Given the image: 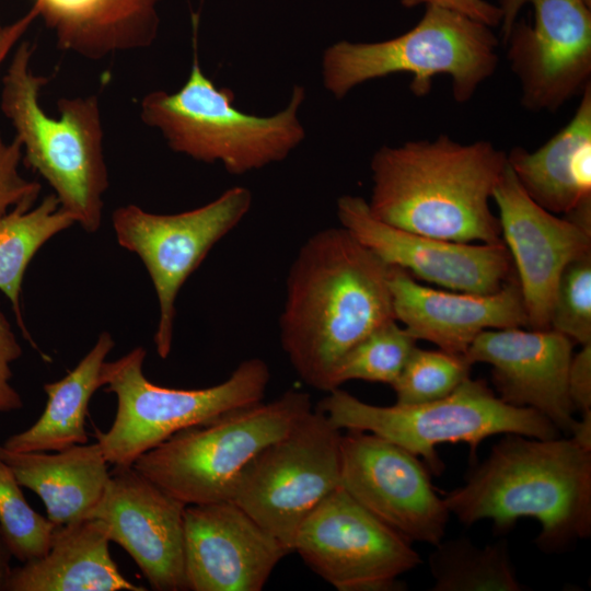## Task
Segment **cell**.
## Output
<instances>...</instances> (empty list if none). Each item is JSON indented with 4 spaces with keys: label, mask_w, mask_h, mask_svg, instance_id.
Here are the masks:
<instances>
[{
    "label": "cell",
    "mask_w": 591,
    "mask_h": 591,
    "mask_svg": "<svg viewBox=\"0 0 591 591\" xmlns=\"http://www.w3.org/2000/svg\"><path fill=\"white\" fill-rule=\"evenodd\" d=\"M162 0H34L57 47L89 60L150 47Z\"/></svg>",
    "instance_id": "cell-21"
},
{
    "label": "cell",
    "mask_w": 591,
    "mask_h": 591,
    "mask_svg": "<svg viewBox=\"0 0 591 591\" xmlns=\"http://www.w3.org/2000/svg\"><path fill=\"white\" fill-rule=\"evenodd\" d=\"M22 144L14 137L7 142L0 137V218L10 210L32 208L40 193V184L20 174Z\"/></svg>",
    "instance_id": "cell-32"
},
{
    "label": "cell",
    "mask_w": 591,
    "mask_h": 591,
    "mask_svg": "<svg viewBox=\"0 0 591 591\" xmlns=\"http://www.w3.org/2000/svg\"><path fill=\"white\" fill-rule=\"evenodd\" d=\"M11 558V552L0 529V591L7 590L8 580L12 570L10 566Z\"/></svg>",
    "instance_id": "cell-38"
},
{
    "label": "cell",
    "mask_w": 591,
    "mask_h": 591,
    "mask_svg": "<svg viewBox=\"0 0 591 591\" xmlns=\"http://www.w3.org/2000/svg\"><path fill=\"white\" fill-rule=\"evenodd\" d=\"M507 162L528 195L555 215L591 204V83L557 134L535 151L512 148Z\"/></svg>",
    "instance_id": "cell-22"
},
{
    "label": "cell",
    "mask_w": 591,
    "mask_h": 591,
    "mask_svg": "<svg viewBox=\"0 0 591 591\" xmlns=\"http://www.w3.org/2000/svg\"><path fill=\"white\" fill-rule=\"evenodd\" d=\"M252 201L248 188L233 186L212 201L178 213H152L136 205L113 211L118 244L139 256L153 283L159 302L154 345L162 359L172 349L178 291L211 248L244 219Z\"/></svg>",
    "instance_id": "cell-11"
},
{
    "label": "cell",
    "mask_w": 591,
    "mask_h": 591,
    "mask_svg": "<svg viewBox=\"0 0 591 591\" xmlns=\"http://www.w3.org/2000/svg\"><path fill=\"white\" fill-rule=\"evenodd\" d=\"M401 4L407 9L418 5L439 7L461 13L491 28L499 26L502 20L500 8L486 0H401Z\"/></svg>",
    "instance_id": "cell-34"
},
{
    "label": "cell",
    "mask_w": 591,
    "mask_h": 591,
    "mask_svg": "<svg viewBox=\"0 0 591 591\" xmlns=\"http://www.w3.org/2000/svg\"><path fill=\"white\" fill-rule=\"evenodd\" d=\"M568 393L575 410L591 409V344L572 355L568 370Z\"/></svg>",
    "instance_id": "cell-35"
},
{
    "label": "cell",
    "mask_w": 591,
    "mask_h": 591,
    "mask_svg": "<svg viewBox=\"0 0 591 591\" xmlns=\"http://www.w3.org/2000/svg\"><path fill=\"white\" fill-rule=\"evenodd\" d=\"M105 524L95 518L56 525L48 552L11 570L9 591H143L119 571Z\"/></svg>",
    "instance_id": "cell-23"
},
{
    "label": "cell",
    "mask_w": 591,
    "mask_h": 591,
    "mask_svg": "<svg viewBox=\"0 0 591 591\" xmlns=\"http://www.w3.org/2000/svg\"><path fill=\"white\" fill-rule=\"evenodd\" d=\"M491 27L461 13L426 5L418 23L399 36L372 43L339 40L322 57L324 88L337 100L356 86L399 72L413 76L416 96L430 93L434 77L449 76L453 99L470 101L498 66Z\"/></svg>",
    "instance_id": "cell-6"
},
{
    "label": "cell",
    "mask_w": 591,
    "mask_h": 591,
    "mask_svg": "<svg viewBox=\"0 0 591 591\" xmlns=\"http://www.w3.org/2000/svg\"><path fill=\"white\" fill-rule=\"evenodd\" d=\"M114 345L108 332L101 333L73 370L44 385L47 402L37 421L9 437L2 445L16 452H47L86 443L88 405L95 391L103 386L102 367Z\"/></svg>",
    "instance_id": "cell-25"
},
{
    "label": "cell",
    "mask_w": 591,
    "mask_h": 591,
    "mask_svg": "<svg viewBox=\"0 0 591 591\" xmlns=\"http://www.w3.org/2000/svg\"><path fill=\"white\" fill-rule=\"evenodd\" d=\"M2 27L1 23H0V28Z\"/></svg>",
    "instance_id": "cell-40"
},
{
    "label": "cell",
    "mask_w": 591,
    "mask_h": 591,
    "mask_svg": "<svg viewBox=\"0 0 591 591\" xmlns=\"http://www.w3.org/2000/svg\"><path fill=\"white\" fill-rule=\"evenodd\" d=\"M507 58L532 112H555L591 83V4L499 0Z\"/></svg>",
    "instance_id": "cell-12"
},
{
    "label": "cell",
    "mask_w": 591,
    "mask_h": 591,
    "mask_svg": "<svg viewBox=\"0 0 591 591\" xmlns=\"http://www.w3.org/2000/svg\"><path fill=\"white\" fill-rule=\"evenodd\" d=\"M76 224L51 193L32 208L18 207L0 218V291L9 299L15 321L26 340L38 349L23 317L24 274L39 248L59 232Z\"/></svg>",
    "instance_id": "cell-26"
},
{
    "label": "cell",
    "mask_w": 591,
    "mask_h": 591,
    "mask_svg": "<svg viewBox=\"0 0 591 591\" xmlns=\"http://www.w3.org/2000/svg\"><path fill=\"white\" fill-rule=\"evenodd\" d=\"M581 414V420H576L569 437L581 448L591 451V409Z\"/></svg>",
    "instance_id": "cell-37"
},
{
    "label": "cell",
    "mask_w": 591,
    "mask_h": 591,
    "mask_svg": "<svg viewBox=\"0 0 591 591\" xmlns=\"http://www.w3.org/2000/svg\"><path fill=\"white\" fill-rule=\"evenodd\" d=\"M340 439L321 410H310L246 464L230 500L293 553L303 521L340 487Z\"/></svg>",
    "instance_id": "cell-10"
},
{
    "label": "cell",
    "mask_w": 591,
    "mask_h": 591,
    "mask_svg": "<svg viewBox=\"0 0 591 591\" xmlns=\"http://www.w3.org/2000/svg\"><path fill=\"white\" fill-rule=\"evenodd\" d=\"M317 409L339 430L368 431L422 457L436 475L444 467L436 451L441 443H466L475 462L479 443L494 434L560 437L545 416L505 403L485 380L471 376L443 398L413 405H371L338 387L328 392Z\"/></svg>",
    "instance_id": "cell-7"
},
{
    "label": "cell",
    "mask_w": 591,
    "mask_h": 591,
    "mask_svg": "<svg viewBox=\"0 0 591 591\" xmlns=\"http://www.w3.org/2000/svg\"><path fill=\"white\" fill-rule=\"evenodd\" d=\"M55 528L27 503L22 486L0 459V529L12 557L26 563L44 556Z\"/></svg>",
    "instance_id": "cell-30"
},
{
    "label": "cell",
    "mask_w": 591,
    "mask_h": 591,
    "mask_svg": "<svg viewBox=\"0 0 591 591\" xmlns=\"http://www.w3.org/2000/svg\"><path fill=\"white\" fill-rule=\"evenodd\" d=\"M146 355L139 346L102 367V385L116 396L117 409L109 429L95 434L113 466H132L141 454L177 431L264 401L270 381L268 364L248 358L225 381L209 387L160 386L143 374Z\"/></svg>",
    "instance_id": "cell-9"
},
{
    "label": "cell",
    "mask_w": 591,
    "mask_h": 591,
    "mask_svg": "<svg viewBox=\"0 0 591 591\" xmlns=\"http://www.w3.org/2000/svg\"><path fill=\"white\" fill-rule=\"evenodd\" d=\"M416 341L396 320L381 325L341 358L332 375V390L350 380L392 385L416 347Z\"/></svg>",
    "instance_id": "cell-28"
},
{
    "label": "cell",
    "mask_w": 591,
    "mask_h": 591,
    "mask_svg": "<svg viewBox=\"0 0 591 591\" xmlns=\"http://www.w3.org/2000/svg\"><path fill=\"white\" fill-rule=\"evenodd\" d=\"M0 459L19 484L44 502L47 518L65 525L90 518L109 482L108 462L97 442L56 451L16 452L0 444Z\"/></svg>",
    "instance_id": "cell-24"
},
{
    "label": "cell",
    "mask_w": 591,
    "mask_h": 591,
    "mask_svg": "<svg viewBox=\"0 0 591 591\" xmlns=\"http://www.w3.org/2000/svg\"><path fill=\"white\" fill-rule=\"evenodd\" d=\"M419 457L374 433L348 430L340 439V487L410 542L438 545L451 514Z\"/></svg>",
    "instance_id": "cell-14"
},
{
    "label": "cell",
    "mask_w": 591,
    "mask_h": 591,
    "mask_svg": "<svg viewBox=\"0 0 591 591\" xmlns=\"http://www.w3.org/2000/svg\"><path fill=\"white\" fill-rule=\"evenodd\" d=\"M549 328L581 346L591 344V252L575 258L563 269Z\"/></svg>",
    "instance_id": "cell-31"
},
{
    "label": "cell",
    "mask_w": 591,
    "mask_h": 591,
    "mask_svg": "<svg viewBox=\"0 0 591 591\" xmlns=\"http://www.w3.org/2000/svg\"><path fill=\"white\" fill-rule=\"evenodd\" d=\"M501 237L521 287L532 329H549L557 283L568 263L591 252V230L536 204L507 165L493 192Z\"/></svg>",
    "instance_id": "cell-16"
},
{
    "label": "cell",
    "mask_w": 591,
    "mask_h": 591,
    "mask_svg": "<svg viewBox=\"0 0 591 591\" xmlns=\"http://www.w3.org/2000/svg\"><path fill=\"white\" fill-rule=\"evenodd\" d=\"M507 153L491 142L461 143L448 135L382 146L371 159L367 201L378 220L460 243L502 242L493 192Z\"/></svg>",
    "instance_id": "cell-2"
},
{
    "label": "cell",
    "mask_w": 591,
    "mask_h": 591,
    "mask_svg": "<svg viewBox=\"0 0 591 591\" xmlns=\"http://www.w3.org/2000/svg\"><path fill=\"white\" fill-rule=\"evenodd\" d=\"M390 274L391 266L341 225L320 230L301 245L286 279L279 336L305 384L329 392L341 358L395 320Z\"/></svg>",
    "instance_id": "cell-1"
},
{
    "label": "cell",
    "mask_w": 591,
    "mask_h": 591,
    "mask_svg": "<svg viewBox=\"0 0 591 591\" xmlns=\"http://www.w3.org/2000/svg\"><path fill=\"white\" fill-rule=\"evenodd\" d=\"M184 542L192 591H260L290 554L231 500L186 506Z\"/></svg>",
    "instance_id": "cell-18"
},
{
    "label": "cell",
    "mask_w": 591,
    "mask_h": 591,
    "mask_svg": "<svg viewBox=\"0 0 591 591\" xmlns=\"http://www.w3.org/2000/svg\"><path fill=\"white\" fill-rule=\"evenodd\" d=\"M337 218L355 239L391 267L452 291L489 294L517 278L502 242L460 243L395 228L374 218L367 200L337 199Z\"/></svg>",
    "instance_id": "cell-15"
},
{
    "label": "cell",
    "mask_w": 591,
    "mask_h": 591,
    "mask_svg": "<svg viewBox=\"0 0 591 591\" xmlns=\"http://www.w3.org/2000/svg\"><path fill=\"white\" fill-rule=\"evenodd\" d=\"M293 552L338 591L402 590L398 578L421 563L409 540L367 511L341 487L303 521Z\"/></svg>",
    "instance_id": "cell-13"
},
{
    "label": "cell",
    "mask_w": 591,
    "mask_h": 591,
    "mask_svg": "<svg viewBox=\"0 0 591 591\" xmlns=\"http://www.w3.org/2000/svg\"><path fill=\"white\" fill-rule=\"evenodd\" d=\"M573 344L551 328H494L483 331L465 357L491 366L500 399L538 412L569 437L576 422L567 383Z\"/></svg>",
    "instance_id": "cell-19"
},
{
    "label": "cell",
    "mask_w": 591,
    "mask_h": 591,
    "mask_svg": "<svg viewBox=\"0 0 591 591\" xmlns=\"http://www.w3.org/2000/svg\"><path fill=\"white\" fill-rule=\"evenodd\" d=\"M194 22L193 62L183 86L151 91L140 101V119L158 130L174 152L220 163L242 175L285 160L305 138L299 119L305 89L296 84L288 105L271 116L242 112L228 88H217L200 67Z\"/></svg>",
    "instance_id": "cell-5"
},
{
    "label": "cell",
    "mask_w": 591,
    "mask_h": 591,
    "mask_svg": "<svg viewBox=\"0 0 591 591\" xmlns=\"http://www.w3.org/2000/svg\"><path fill=\"white\" fill-rule=\"evenodd\" d=\"M587 3L591 4V0H584Z\"/></svg>",
    "instance_id": "cell-39"
},
{
    "label": "cell",
    "mask_w": 591,
    "mask_h": 591,
    "mask_svg": "<svg viewBox=\"0 0 591 591\" xmlns=\"http://www.w3.org/2000/svg\"><path fill=\"white\" fill-rule=\"evenodd\" d=\"M443 499L467 526L489 519L507 532L521 518L535 519L536 545L561 552L591 534V451L570 437L506 433Z\"/></svg>",
    "instance_id": "cell-3"
},
{
    "label": "cell",
    "mask_w": 591,
    "mask_h": 591,
    "mask_svg": "<svg viewBox=\"0 0 591 591\" xmlns=\"http://www.w3.org/2000/svg\"><path fill=\"white\" fill-rule=\"evenodd\" d=\"M472 366L465 355L416 346L391 385L396 403L413 405L443 398L470 378Z\"/></svg>",
    "instance_id": "cell-29"
},
{
    "label": "cell",
    "mask_w": 591,
    "mask_h": 591,
    "mask_svg": "<svg viewBox=\"0 0 591 591\" xmlns=\"http://www.w3.org/2000/svg\"><path fill=\"white\" fill-rule=\"evenodd\" d=\"M312 409L308 393L290 389L177 431L132 466L186 506L230 500L246 464Z\"/></svg>",
    "instance_id": "cell-8"
},
{
    "label": "cell",
    "mask_w": 591,
    "mask_h": 591,
    "mask_svg": "<svg viewBox=\"0 0 591 591\" xmlns=\"http://www.w3.org/2000/svg\"><path fill=\"white\" fill-rule=\"evenodd\" d=\"M390 288L395 320L407 333L451 354L465 355L483 331L529 327L518 278L494 293L478 294L426 287L391 267Z\"/></svg>",
    "instance_id": "cell-20"
},
{
    "label": "cell",
    "mask_w": 591,
    "mask_h": 591,
    "mask_svg": "<svg viewBox=\"0 0 591 591\" xmlns=\"http://www.w3.org/2000/svg\"><path fill=\"white\" fill-rule=\"evenodd\" d=\"M433 591H522L505 540L475 546L460 537L440 542L428 558Z\"/></svg>",
    "instance_id": "cell-27"
},
{
    "label": "cell",
    "mask_w": 591,
    "mask_h": 591,
    "mask_svg": "<svg viewBox=\"0 0 591 591\" xmlns=\"http://www.w3.org/2000/svg\"><path fill=\"white\" fill-rule=\"evenodd\" d=\"M22 355V347L0 305V413H11L23 407L20 393L12 386L11 364Z\"/></svg>",
    "instance_id": "cell-33"
},
{
    "label": "cell",
    "mask_w": 591,
    "mask_h": 591,
    "mask_svg": "<svg viewBox=\"0 0 591 591\" xmlns=\"http://www.w3.org/2000/svg\"><path fill=\"white\" fill-rule=\"evenodd\" d=\"M37 18L38 13L32 7L23 16L0 28V66Z\"/></svg>",
    "instance_id": "cell-36"
},
{
    "label": "cell",
    "mask_w": 591,
    "mask_h": 591,
    "mask_svg": "<svg viewBox=\"0 0 591 591\" xmlns=\"http://www.w3.org/2000/svg\"><path fill=\"white\" fill-rule=\"evenodd\" d=\"M186 505L134 466H114L90 518L101 520L158 591L187 590L184 512Z\"/></svg>",
    "instance_id": "cell-17"
},
{
    "label": "cell",
    "mask_w": 591,
    "mask_h": 591,
    "mask_svg": "<svg viewBox=\"0 0 591 591\" xmlns=\"http://www.w3.org/2000/svg\"><path fill=\"white\" fill-rule=\"evenodd\" d=\"M34 50L27 40L16 47L2 79L0 107L22 144L26 166L49 184L76 223L94 233L109 186L100 102L92 94L61 97L59 117L47 115L39 96L50 78L34 72Z\"/></svg>",
    "instance_id": "cell-4"
}]
</instances>
